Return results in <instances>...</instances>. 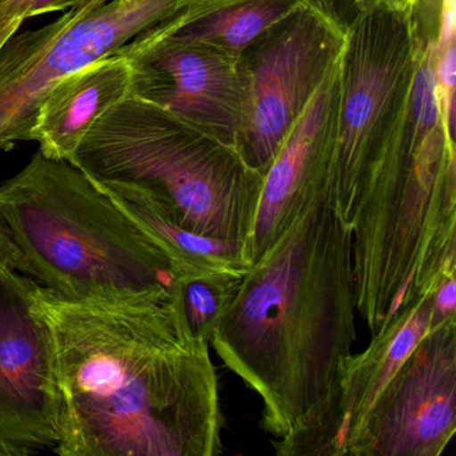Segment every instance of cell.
I'll return each mask as SVG.
<instances>
[{"label": "cell", "instance_id": "cell-1", "mask_svg": "<svg viewBox=\"0 0 456 456\" xmlns=\"http://www.w3.org/2000/svg\"><path fill=\"white\" fill-rule=\"evenodd\" d=\"M30 311L60 403V456H216L225 426L209 343L183 284L73 298L36 282Z\"/></svg>", "mask_w": 456, "mask_h": 456}, {"label": "cell", "instance_id": "cell-2", "mask_svg": "<svg viewBox=\"0 0 456 456\" xmlns=\"http://www.w3.org/2000/svg\"><path fill=\"white\" fill-rule=\"evenodd\" d=\"M333 189L293 213L245 272L209 341L260 397L261 428L279 456H335L356 290L352 229Z\"/></svg>", "mask_w": 456, "mask_h": 456}, {"label": "cell", "instance_id": "cell-3", "mask_svg": "<svg viewBox=\"0 0 456 456\" xmlns=\"http://www.w3.org/2000/svg\"><path fill=\"white\" fill-rule=\"evenodd\" d=\"M71 164L94 183L140 189L173 223L239 245L248 261L265 175L237 143L129 94L93 125Z\"/></svg>", "mask_w": 456, "mask_h": 456}, {"label": "cell", "instance_id": "cell-4", "mask_svg": "<svg viewBox=\"0 0 456 456\" xmlns=\"http://www.w3.org/2000/svg\"><path fill=\"white\" fill-rule=\"evenodd\" d=\"M22 273L73 298L125 297L175 285L161 248L86 173L37 151L0 185Z\"/></svg>", "mask_w": 456, "mask_h": 456}, {"label": "cell", "instance_id": "cell-5", "mask_svg": "<svg viewBox=\"0 0 456 456\" xmlns=\"http://www.w3.org/2000/svg\"><path fill=\"white\" fill-rule=\"evenodd\" d=\"M413 63L411 10L362 7L346 26L333 189L344 221L365 181L399 135Z\"/></svg>", "mask_w": 456, "mask_h": 456}, {"label": "cell", "instance_id": "cell-6", "mask_svg": "<svg viewBox=\"0 0 456 456\" xmlns=\"http://www.w3.org/2000/svg\"><path fill=\"white\" fill-rule=\"evenodd\" d=\"M188 0H108L69 10L54 22L10 37L0 47V151L33 141L47 93L70 74L116 54Z\"/></svg>", "mask_w": 456, "mask_h": 456}, {"label": "cell", "instance_id": "cell-7", "mask_svg": "<svg viewBox=\"0 0 456 456\" xmlns=\"http://www.w3.org/2000/svg\"><path fill=\"white\" fill-rule=\"evenodd\" d=\"M344 45L346 26L324 4L311 0L240 54L242 106L237 143L264 175L340 60Z\"/></svg>", "mask_w": 456, "mask_h": 456}, {"label": "cell", "instance_id": "cell-8", "mask_svg": "<svg viewBox=\"0 0 456 456\" xmlns=\"http://www.w3.org/2000/svg\"><path fill=\"white\" fill-rule=\"evenodd\" d=\"M456 432V317L432 327L370 411L349 456H440Z\"/></svg>", "mask_w": 456, "mask_h": 456}, {"label": "cell", "instance_id": "cell-9", "mask_svg": "<svg viewBox=\"0 0 456 456\" xmlns=\"http://www.w3.org/2000/svg\"><path fill=\"white\" fill-rule=\"evenodd\" d=\"M36 282L12 271L0 289V456L57 453L62 443L49 352L30 311Z\"/></svg>", "mask_w": 456, "mask_h": 456}, {"label": "cell", "instance_id": "cell-10", "mask_svg": "<svg viewBox=\"0 0 456 456\" xmlns=\"http://www.w3.org/2000/svg\"><path fill=\"white\" fill-rule=\"evenodd\" d=\"M119 52L132 71L130 95L169 109L237 143L242 106L240 57L209 45L162 36L154 26Z\"/></svg>", "mask_w": 456, "mask_h": 456}, {"label": "cell", "instance_id": "cell-11", "mask_svg": "<svg viewBox=\"0 0 456 456\" xmlns=\"http://www.w3.org/2000/svg\"><path fill=\"white\" fill-rule=\"evenodd\" d=\"M341 57L298 117L264 178L255 231L248 250L252 265L300 210L304 201L335 186Z\"/></svg>", "mask_w": 456, "mask_h": 456}, {"label": "cell", "instance_id": "cell-12", "mask_svg": "<svg viewBox=\"0 0 456 456\" xmlns=\"http://www.w3.org/2000/svg\"><path fill=\"white\" fill-rule=\"evenodd\" d=\"M432 327L434 293L408 298L384 320L365 351L348 357L338 403L335 456H349L384 387Z\"/></svg>", "mask_w": 456, "mask_h": 456}, {"label": "cell", "instance_id": "cell-13", "mask_svg": "<svg viewBox=\"0 0 456 456\" xmlns=\"http://www.w3.org/2000/svg\"><path fill=\"white\" fill-rule=\"evenodd\" d=\"M132 71L121 52L61 79L39 106L33 141L47 159L73 161L93 125L130 93Z\"/></svg>", "mask_w": 456, "mask_h": 456}, {"label": "cell", "instance_id": "cell-14", "mask_svg": "<svg viewBox=\"0 0 456 456\" xmlns=\"http://www.w3.org/2000/svg\"><path fill=\"white\" fill-rule=\"evenodd\" d=\"M94 183L161 248L177 281L186 284L205 277H242L249 269L239 245L185 231L140 189L118 183Z\"/></svg>", "mask_w": 456, "mask_h": 456}, {"label": "cell", "instance_id": "cell-15", "mask_svg": "<svg viewBox=\"0 0 456 456\" xmlns=\"http://www.w3.org/2000/svg\"><path fill=\"white\" fill-rule=\"evenodd\" d=\"M311 0H188L175 14L154 26L157 33L209 45L234 57L280 20Z\"/></svg>", "mask_w": 456, "mask_h": 456}, {"label": "cell", "instance_id": "cell-16", "mask_svg": "<svg viewBox=\"0 0 456 456\" xmlns=\"http://www.w3.org/2000/svg\"><path fill=\"white\" fill-rule=\"evenodd\" d=\"M241 277L213 276L183 284V306L189 327L209 343L218 320L236 293Z\"/></svg>", "mask_w": 456, "mask_h": 456}, {"label": "cell", "instance_id": "cell-17", "mask_svg": "<svg viewBox=\"0 0 456 456\" xmlns=\"http://www.w3.org/2000/svg\"><path fill=\"white\" fill-rule=\"evenodd\" d=\"M95 0H0V18H28L89 6Z\"/></svg>", "mask_w": 456, "mask_h": 456}, {"label": "cell", "instance_id": "cell-18", "mask_svg": "<svg viewBox=\"0 0 456 456\" xmlns=\"http://www.w3.org/2000/svg\"><path fill=\"white\" fill-rule=\"evenodd\" d=\"M12 271L22 272V258L15 245L12 229L0 210V289L4 277Z\"/></svg>", "mask_w": 456, "mask_h": 456}, {"label": "cell", "instance_id": "cell-19", "mask_svg": "<svg viewBox=\"0 0 456 456\" xmlns=\"http://www.w3.org/2000/svg\"><path fill=\"white\" fill-rule=\"evenodd\" d=\"M456 317V281L455 276H450L434 293L435 325L444 320Z\"/></svg>", "mask_w": 456, "mask_h": 456}, {"label": "cell", "instance_id": "cell-20", "mask_svg": "<svg viewBox=\"0 0 456 456\" xmlns=\"http://www.w3.org/2000/svg\"><path fill=\"white\" fill-rule=\"evenodd\" d=\"M416 0H362L359 9L367 6H381L396 12H410Z\"/></svg>", "mask_w": 456, "mask_h": 456}, {"label": "cell", "instance_id": "cell-21", "mask_svg": "<svg viewBox=\"0 0 456 456\" xmlns=\"http://www.w3.org/2000/svg\"><path fill=\"white\" fill-rule=\"evenodd\" d=\"M25 20L23 18H7V20H2L0 18V47L4 46V42L14 36L20 28H22Z\"/></svg>", "mask_w": 456, "mask_h": 456}, {"label": "cell", "instance_id": "cell-22", "mask_svg": "<svg viewBox=\"0 0 456 456\" xmlns=\"http://www.w3.org/2000/svg\"><path fill=\"white\" fill-rule=\"evenodd\" d=\"M108 0H95L94 4H89V7H92V9H94V7L100 6V4H106Z\"/></svg>", "mask_w": 456, "mask_h": 456}, {"label": "cell", "instance_id": "cell-23", "mask_svg": "<svg viewBox=\"0 0 456 456\" xmlns=\"http://www.w3.org/2000/svg\"><path fill=\"white\" fill-rule=\"evenodd\" d=\"M354 4H356L357 9H359L360 4H362V0H354Z\"/></svg>", "mask_w": 456, "mask_h": 456}]
</instances>
